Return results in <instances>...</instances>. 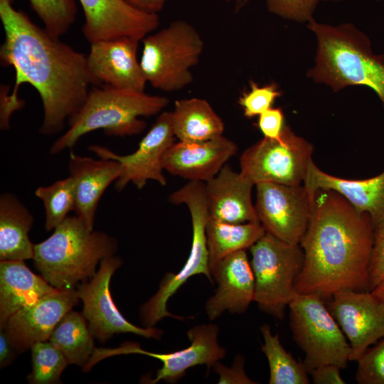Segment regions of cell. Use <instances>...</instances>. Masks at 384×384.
Segmentation results:
<instances>
[{"label": "cell", "mask_w": 384, "mask_h": 384, "mask_svg": "<svg viewBox=\"0 0 384 384\" xmlns=\"http://www.w3.org/2000/svg\"><path fill=\"white\" fill-rule=\"evenodd\" d=\"M14 0H0L4 40L0 48L2 65L15 71L11 94L29 84L38 92L43 119L40 132L53 135L82 107L92 85H100L92 74L87 58L36 25Z\"/></svg>", "instance_id": "obj_1"}, {"label": "cell", "mask_w": 384, "mask_h": 384, "mask_svg": "<svg viewBox=\"0 0 384 384\" xmlns=\"http://www.w3.org/2000/svg\"><path fill=\"white\" fill-rule=\"evenodd\" d=\"M374 228L368 214L357 211L339 193L317 190L300 242L304 262L297 293L324 299L344 289L368 291Z\"/></svg>", "instance_id": "obj_2"}, {"label": "cell", "mask_w": 384, "mask_h": 384, "mask_svg": "<svg viewBox=\"0 0 384 384\" xmlns=\"http://www.w3.org/2000/svg\"><path fill=\"white\" fill-rule=\"evenodd\" d=\"M315 35L314 65L308 78L337 92L351 85L371 88L384 108V54L373 53L369 37L351 23H307Z\"/></svg>", "instance_id": "obj_3"}, {"label": "cell", "mask_w": 384, "mask_h": 384, "mask_svg": "<svg viewBox=\"0 0 384 384\" xmlns=\"http://www.w3.org/2000/svg\"><path fill=\"white\" fill-rule=\"evenodd\" d=\"M169 103L164 96L106 85L95 87L79 112L68 120V129L53 143L50 153L71 149L82 136L97 129L111 137L139 134L146 127L139 117L156 115Z\"/></svg>", "instance_id": "obj_4"}, {"label": "cell", "mask_w": 384, "mask_h": 384, "mask_svg": "<svg viewBox=\"0 0 384 384\" xmlns=\"http://www.w3.org/2000/svg\"><path fill=\"white\" fill-rule=\"evenodd\" d=\"M117 250L114 238L90 230L78 215H68L48 238L34 244L33 260L52 287L72 289L92 278L98 262L112 256Z\"/></svg>", "instance_id": "obj_5"}, {"label": "cell", "mask_w": 384, "mask_h": 384, "mask_svg": "<svg viewBox=\"0 0 384 384\" xmlns=\"http://www.w3.org/2000/svg\"><path fill=\"white\" fill-rule=\"evenodd\" d=\"M142 41L140 64L146 82L153 87L174 92L193 82L191 69L198 63L204 43L191 23L174 21Z\"/></svg>", "instance_id": "obj_6"}, {"label": "cell", "mask_w": 384, "mask_h": 384, "mask_svg": "<svg viewBox=\"0 0 384 384\" xmlns=\"http://www.w3.org/2000/svg\"><path fill=\"white\" fill-rule=\"evenodd\" d=\"M169 201L173 204H185L190 212L192 223V244L189 255L182 268L176 273L169 272L161 279L159 290L140 309V317L146 327L154 326L163 318L170 316L183 319L167 310V302L177 290L191 277L205 275L213 282L206 228L208 219L205 183L188 181L174 191Z\"/></svg>", "instance_id": "obj_7"}, {"label": "cell", "mask_w": 384, "mask_h": 384, "mask_svg": "<svg viewBox=\"0 0 384 384\" xmlns=\"http://www.w3.org/2000/svg\"><path fill=\"white\" fill-rule=\"evenodd\" d=\"M255 278L254 302L266 314L282 319L287 306L298 294L296 282L304 254L300 244L266 233L250 248Z\"/></svg>", "instance_id": "obj_8"}, {"label": "cell", "mask_w": 384, "mask_h": 384, "mask_svg": "<svg viewBox=\"0 0 384 384\" xmlns=\"http://www.w3.org/2000/svg\"><path fill=\"white\" fill-rule=\"evenodd\" d=\"M288 307L293 338L305 354L303 364L307 372L327 363L346 368L351 346L324 299L312 294H297Z\"/></svg>", "instance_id": "obj_9"}, {"label": "cell", "mask_w": 384, "mask_h": 384, "mask_svg": "<svg viewBox=\"0 0 384 384\" xmlns=\"http://www.w3.org/2000/svg\"><path fill=\"white\" fill-rule=\"evenodd\" d=\"M313 149L310 142L285 125L279 138L263 137L242 152L240 172L255 185L303 184Z\"/></svg>", "instance_id": "obj_10"}, {"label": "cell", "mask_w": 384, "mask_h": 384, "mask_svg": "<svg viewBox=\"0 0 384 384\" xmlns=\"http://www.w3.org/2000/svg\"><path fill=\"white\" fill-rule=\"evenodd\" d=\"M255 186V207L265 232L285 242L300 244L310 222L314 203L304 184L262 182Z\"/></svg>", "instance_id": "obj_11"}, {"label": "cell", "mask_w": 384, "mask_h": 384, "mask_svg": "<svg viewBox=\"0 0 384 384\" xmlns=\"http://www.w3.org/2000/svg\"><path fill=\"white\" fill-rule=\"evenodd\" d=\"M122 263L118 257L110 256L100 261L97 272L89 282L78 285L77 293L82 301V314L88 321L94 338L105 342L114 334L132 333L145 338L160 339L161 329L141 328L128 321L114 304L110 290L111 277Z\"/></svg>", "instance_id": "obj_12"}, {"label": "cell", "mask_w": 384, "mask_h": 384, "mask_svg": "<svg viewBox=\"0 0 384 384\" xmlns=\"http://www.w3.org/2000/svg\"><path fill=\"white\" fill-rule=\"evenodd\" d=\"M174 137L171 112H163L142 139L137 150L130 154L119 155L100 145H91L88 149L99 158L114 159L120 163L121 174L114 183L118 191L129 183L141 189L149 180L164 186L166 179L163 174V159L174 143Z\"/></svg>", "instance_id": "obj_13"}, {"label": "cell", "mask_w": 384, "mask_h": 384, "mask_svg": "<svg viewBox=\"0 0 384 384\" xmlns=\"http://www.w3.org/2000/svg\"><path fill=\"white\" fill-rule=\"evenodd\" d=\"M219 328L216 324H200L187 332L191 342L189 346L171 353H157L144 351L136 343L127 342L117 348H100L98 356L101 359L110 356L139 353L146 355L162 363V367L156 373V378L146 383H156L164 380L174 383L186 375L190 368L206 365L208 371L226 354V351L218 343Z\"/></svg>", "instance_id": "obj_14"}, {"label": "cell", "mask_w": 384, "mask_h": 384, "mask_svg": "<svg viewBox=\"0 0 384 384\" xmlns=\"http://www.w3.org/2000/svg\"><path fill=\"white\" fill-rule=\"evenodd\" d=\"M328 309L351 346L350 361L384 337V303L371 292L341 290L331 297Z\"/></svg>", "instance_id": "obj_15"}, {"label": "cell", "mask_w": 384, "mask_h": 384, "mask_svg": "<svg viewBox=\"0 0 384 384\" xmlns=\"http://www.w3.org/2000/svg\"><path fill=\"white\" fill-rule=\"evenodd\" d=\"M85 15L82 33L91 44L130 37L142 41L159 25L156 14L140 11L124 0H78Z\"/></svg>", "instance_id": "obj_16"}, {"label": "cell", "mask_w": 384, "mask_h": 384, "mask_svg": "<svg viewBox=\"0 0 384 384\" xmlns=\"http://www.w3.org/2000/svg\"><path fill=\"white\" fill-rule=\"evenodd\" d=\"M79 300L75 288L56 289L14 313L0 328L16 351L22 353L36 342L48 340L58 323Z\"/></svg>", "instance_id": "obj_17"}, {"label": "cell", "mask_w": 384, "mask_h": 384, "mask_svg": "<svg viewBox=\"0 0 384 384\" xmlns=\"http://www.w3.org/2000/svg\"><path fill=\"white\" fill-rule=\"evenodd\" d=\"M139 41L124 36L90 44L87 63L100 85L144 92L147 82L137 58Z\"/></svg>", "instance_id": "obj_18"}, {"label": "cell", "mask_w": 384, "mask_h": 384, "mask_svg": "<svg viewBox=\"0 0 384 384\" xmlns=\"http://www.w3.org/2000/svg\"><path fill=\"white\" fill-rule=\"evenodd\" d=\"M238 151L236 144L223 135L201 142H174L166 151L163 167L189 181L207 182Z\"/></svg>", "instance_id": "obj_19"}, {"label": "cell", "mask_w": 384, "mask_h": 384, "mask_svg": "<svg viewBox=\"0 0 384 384\" xmlns=\"http://www.w3.org/2000/svg\"><path fill=\"white\" fill-rule=\"evenodd\" d=\"M210 272L218 287L206 304L208 318L214 320L225 310L244 313L255 297V278L245 250L221 259L210 267Z\"/></svg>", "instance_id": "obj_20"}, {"label": "cell", "mask_w": 384, "mask_h": 384, "mask_svg": "<svg viewBox=\"0 0 384 384\" xmlns=\"http://www.w3.org/2000/svg\"><path fill=\"white\" fill-rule=\"evenodd\" d=\"M255 184L227 164L205 183L208 218L230 223L259 221L252 200Z\"/></svg>", "instance_id": "obj_21"}, {"label": "cell", "mask_w": 384, "mask_h": 384, "mask_svg": "<svg viewBox=\"0 0 384 384\" xmlns=\"http://www.w3.org/2000/svg\"><path fill=\"white\" fill-rule=\"evenodd\" d=\"M303 184L312 201L317 190H331L341 195L359 213L368 214L374 227L384 220V170L366 179H346L323 171L312 160Z\"/></svg>", "instance_id": "obj_22"}, {"label": "cell", "mask_w": 384, "mask_h": 384, "mask_svg": "<svg viewBox=\"0 0 384 384\" xmlns=\"http://www.w3.org/2000/svg\"><path fill=\"white\" fill-rule=\"evenodd\" d=\"M68 170L75 186V214L93 230L98 203L109 185L119 177L121 164L114 159H95L71 151Z\"/></svg>", "instance_id": "obj_23"}, {"label": "cell", "mask_w": 384, "mask_h": 384, "mask_svg": "<svg viewBox=\"0 0 384 384\" xmlns=\"http://www.w3.org/2000/svg\"><path fill=\"white\" fill-rule=\"evenodd\" d=\"M22 260L0 262V327L18 310L55 290Z\"/></svg>", "instance_id": "obj_24"}, {"label": "cell", "mask_w": 384, "mask_h": 384, "mask_svg": "<svg viewBox=\"0 0 384 384\" xmlns=\"http://www.w3.org/2000/svg\"><path fill=\"white\" fill-rule=\"evenodd\" d=\"M33 222L27 208L14 194L0 196V260L33 259L28 233Z\"/></svg>", "instance_id": "obj_25"}, {"label": "cell", "mask_w": 384, "mask_h": 384, "mask_svg": "<svg viewBox=\"0 0 384 384\" xmlns=\"http://www.w3.org/2000/svg\"><path fill=\"white\" fill-rule=\"evenodd\" d=\"M175 137L183 142H201L223 135L222 119L206 100L181 99L175 101L171 112Z\"/></svg>", "instance_id": "obj_26"}, {"label": "cell", "mask_w": 384, "mask_h": 384, "mask_svg": "<svg viewBox=\"0 0 384 384\" xmlns=\"http://www.w3.org/2000/svg\"><path fill=\"white\" fill-rule=\"evenodd\" d=\"M206 233L210 268L228 255L249 249L265 230L260 221L230 223L208 218Z\"/></svg>", "instance_id": "obj_27"}, {"label": "cell", "mask_w": 384, "mask_h": 384, "mask_svg": "<svg viewBox=\"0 0 384 384\" xmlns=\"http://www.w3.org/2000/svg\"><path fill=\"white\" fill-rule=\"evenodd\" d=\"M93 337L84 316L70 310L55 326L48 340L69 364L82 366L95 349Z\"/></svg>", "instance_id": "obj_28"}, {"label": "cell", "mask_w": 384, "mask_h": 384, "mask_svg": "<svg viewBox=\"0 0 384 384\" xmlns=\"http://www.w3.org/2000/svg\"><path fill=\"white\" fill-rule=\"evenodd\" d=\"M264 343L261 350L266 356L270 367V384H309L308 372L303 363L296 361L282 346L277 334H272L270 327H260Z\"/></svg>", "instance_id": "obj_29"}, {"label": "cell", "mask_w": 384, "mask_h": 384, "mask_svg": "<svg viewBox=\"0 0 384 384\" xmlns=\"http://www.w3.org/2000/svg\"><path fill=\"white\" fill-rule=\"evenodd\" d=\"M35 195L41 200L46 212L45 228L55 229L72 210L75 211L76 195L75 183L72 177L58 180L51 185L40 186Z\"/></svg>", "instance_id": "obj_30"}, {"label": "cell", "mask_w": 384, "mask_h": 384, "mask_svg": "<svg viewBox=\"0 0 384 384\" xmlns=\"http://www.w3.org/2000/svg\"><path fill=\"white\" fill-rule=\"evenodd\" d=\"M32 371L27 379L32 384L59 383L69 364L64 355L49 341H39L31 347Z\"/></svg>", "instance_id": "obj_31"}, {"label": "cell", "mask_w": 384, "mask_h": 384, "mask_svg": "<svg viewBox=\"0 0 384 384\" xmlns=\"http://www.w3.org/2000/svg\"><path fill=\"white\" fill-rule=\"evenodd\" d=\"M31 9L51 35L60 38L74 23L77 7L75 0H28Z\"/></svg>", "instance_id": "obj_32"}, {"label": "cell", "mask_w": 384, "mask_h": 384, "mask_svg": "<svg viewBox=\"0 0 384 384\" xmlns=\"http://www.w3.org/2000/svg\"><path fill=\"white\" fill-rule=\"evenodd\" d=\"M250 90L242 95L238 104L242 107L244 116L252 118L272 107L274 100L282 95L276 83L259 86L251 81Z\"/></svg>", "instance_id": "obj_33"}, {"label": "cell", "mask_w": 384, "mask_h": 384, "mask_svg": "<svg viewBox=\"0 0 384 384\" xmlns=\"http://www.w3.org/2000/svg\"><path fill=\"white\" fill-rule=\"evenodd\" d=\"M356 373L359 384H384V337L358 359Z\"/></svg>", "instance_id": "obj_34"}, {"label": "cell", "mask_w": 384, "mask_h": 384, "mask_svg": "<svg viewBox=\"0 0 384 384\" xmlns=\"http://www.w3.org/2000/svg\"><path fill=\"white\" fill-rule=\"evenodd\" d=\"M320 0H266L267 10L282 18L307 22L314 19V13Z\"/></svg>", "instance_id": "obj_35"}, {"label": "cell", "mask_w": 384, "mask_h": 384, "mask_svg": "<svg viewBox=\"0 0 384 384\" xmlns=\"http://www.w3.org/2000/svg\"><path fill=\"white\" fill-rule=\"evenodd\" d=\"M384 279V220L374 228L373 242L369 265L368 291Z\"/></svg>", "instance_id": "obj_36"}, {"label": "cell", "mask_w": 384, "mask_h": 384, "mask_svg": "<svg viewBox=\"0 0 384 384\" xmlns=\"http://www.w3.org/2000/svg\"><path fill=\"white\" fill-rule=\"evenodd\" d=\"M258 127L264 137L277 139L284 127V117L281 108L271 107L259 115Z\"/></svg>", "instance_id": "obj_37"}, {"label": "cell", "mask_w": 384, "mask_h": 384, "mask_svg": "<svg viewBox=\"0 0 384 384\" xmlns=\"http://www.w3.org/2000/svg\"><path fill=\"white\" fill-rule=\"evenodd\" d=\"M214 370L219 375L218 383L254 384L244 370V358L238 355L233 366L228 368L218 361L213 366Z\"/></svg>", "instance_id": "obj_38"}, {"label": "cell", "mask_w": 384, "mask_h": 384, "mask_svg": "<svg viewBox=\"0 0 384 384\" xmlns=\"http://www.w3.org/2000/svg\"><path fill=\"white\" fill-rule=\"evenodd\" d=\"M0 125L3 130L9 128L11 114L23 107L24 102L18 97H13L9 92V87L4 85L1 87Z\"/></svg>", "instance_id": "obj_39"}, {"label": "cell", "mask_w": 384, "mask_h": 384, "mask_svg": "<svg viewBox=\"0 0 384 384\" xmlns=\"http://www.w3.org/2000/svg\"><path fill=\"white\" fill-rule=\"evenodd\" d=\"M341 369L336 365L327 363L312 368L308 373L311 375L315 384H345L341 375Z\"/></svg>", "instance_id": "obj_40"}, {"label": "cell", "mask_w": 384, "mask_h": 384, "mask_svg": "<svg viewBox=\"0 0 384 384\" xmlns=\"http://www.w3.org/2000/svg\"><path fill=\"white\" fill-rule=\"evenodd\" d=\"M18 353L4 329L0 328V366L6 367L15 359Z\"/></svg>", "instance_id": "obj_41"}, {"label": "cell", "mask_w": 384, "mask_h": 384, "mask_svg": "<svg viewBox=\"0 0 384 384\" xmlns=\"http://www.w3.org/2000/svg\"><path fill=\"white\" fill-rule=\"evenodd\" d=\"M136 9L149 14H158L168 0H124ZM229 1L230 0H224Z\"/></svg>", "instance_id": "obj_42"}, {"label": "cell", "mask_w": 384, "mask_h": 384, "mask_svg": "<svg viewBox=\"0 0 384 384\" xmlns=\"http://www.w3.org/2000/svg\"><path fill=\"white\" fill-rule=\"evenodd\" d=\"M371 292L384 303V279L382 280Z\"/></svg>", "instance_id": "obj_43"}, {"label": "cell", "mask_w": 384, "mask_h": 384, "mask_svg": "<svg viewBox=\"0 0 384 384\" xmlns=\"http://www.w3.org/2000/svg\"><path fill=\"white\" fill-rule=\"evenodd\" d=\"M250 0H235L234 10L235 13L240 11L250 1Z\"/></svg>", "instance_id": "obj_44"}, {"label": "cell", "mask_w": 384, "mask_h": 384, "mask_svg": "<svg viewBox=\"0 0 384 384\" xmlns=\"http://www.w3.org/2000/svg\"><path fill=\"white\" fill-rule=\"evenodd\" d=\"M323 1L338 2V1H343V0H323Z\"/></svg>", "instance_id": "obj_45"}]
</instances>
